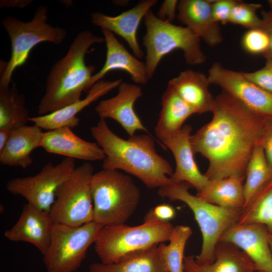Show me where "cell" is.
<instances>
[{
    "label": "cell",
    "instance_id": "3",
    "mask_svg": "<svg viewBox=\"0 0 272 272\" xmlns=\"http://www.w3.org/2000/svg\"><path fill=\"white\" fill-rule=\"evenodd\" d=\"M105 42L103 37L83 30L74 38L67 52L52 66L46 78L45 91L38 107V116L48 114L81 99L88 92L95 70L85 62L90 47Z\"/></svg>",
    "mask_w": 272,
    "mask_h": 272
},
{
    "label": "cell",
    "instance_id": "34",
    "mask_svg": "<svg viewBox=\"0 0 272 272\" xmlns=\"http://www.w3.org/2000/svg\"><path fill=\"white\" fill-rule=\"evenodd\" d=\"M211 2L212 13L215 20L224 25L229 23L232 10L237 1L216 0Z\"/></svg>",
    "mask_w": 272,
    "mask_h": 272
},
{
    "label": "cell",
    "instance_id": "12",
    "mask_svg": "<svg viewBox=\"0 0 272 272\" xmlns=\"http://www.w3.org/2000/svg\"><path fill=\"white\" fill-rule=\"evenodd\" d=\"M210 84L221 87L254 113L272 118V94L246 79L241 72L224 67L215 62L208 71Z\"/></svg>",
    "mask_w": 272,
    "mask_h": 272
},
{
    "label": "cell",
    "instance_id": "16",
    "mask_svg": "<svg viewBox=\"0 0 272 272\" xmlns=\"http://www.w3.org/2000/svg\"><path fill=\"white\" fill-rule=\"evenodd\" d=\"M192 128L190 125H184L178 132L162 142L171 151L175 161V170L170 177L171 180L174 183L186 182L198 192L209 180L200 172L194 159L190 140Z\"/></svg>",
    "mask_w": 272,
    "mask_h": 272
},
{
    "label": "cell",
    "instance_id": "6",
    "mask_svg": "<svg viewBox=\"0 0 272 272\" xmlns=\"http://www.w3.org/2000/svg\"><path fill=\"white\" fill-rule=\"evenodd\" d=\"M91 189L93 221L102 226L125 224L141 199L140 190L131 177L117 170L94 173Z\"/></svg>",
    "mask_w": 272,
    "mask_h": 272
},
{
    "label": "cell",
    "instance_id": "10",
    "mask_svg": "<svg viewBox=\"0 0 272 272\" xmlns=\"http://www.w3.org/2000/svg\"><path fill=\"white\" fill-rule=\"evenodd\" d=\"M92 164L85 162L76 167L57 191L49 212L54 223L80 226L93 221L91 180Z\"/></svg>",
    "mask_w": 272,
    "mask_h": 272
},
{
    "label": "cell",
    "instance_id": "29",
    "mask_svg": "<svg viewBox=\"0 0 272 272\" xmlns=\"http://www.w3.org/2000/svg\"><path fill=\"white\" fill-rule=\"evenodd\" d=\"M260 224L272 233V178L242 209L237 224Z\"/></svg>",
    "mask_w": 272,
    "mask_h": 272
},
{
    "label": "cell",
    "instance_id": "23",
    "mask_svg": "<svg viewBox=\"0 0 272 272\" xmlns=\"http://www.w3.org/2000/svg\"><path fill=\"white\" fill-rule=\"evenodd\" d=\"M208 76L188 69L168 81V85L197 114L212 112L215 98L210 91Z\"/></svg>",
    "mask_w": 272,
    "mask_h": 272
},
{
    "label": "cell",
    "instance_id": "9",
    "mask_svg": "<svg viewBox=\"0 0 272 272\" xmlns=\"http://www.w3.org/2000/svg\"><path fill=\"white\" fill-rule=\"evenodd\" d=\"M103 226L92 221L80 226L54 223L49 245L43 255L47 272H75Z\"/></svg>",
    "mask_w": 272,
    "mask_h": 272
},
{
    "label": "cell",
    "instance_id": "15",
    "mask_svg": "<svg viewBox=\"0 0 272 272\" xmlns=\"http://www.w3.org/2000/svg\"><path fill=\"white\" fill-rule=\"evenodd\" d=\"M54 224L49 213L27 203L17 222L4 236L11 241L30 243L43 255L49 245Z\"/></svg>",
    "mask_w": 272,
    "mask_h": 272
},
{
    "label": "cell",
    "instance_id": "11",
    "mask_svg": "<svg viewBox=\"0 0 272 272\" xmlns=\"http://www.w3.org/2000/svg\"><path fill=\"white\" fill-rule=\"evenodd\" d=\"M74 159L65 157L56 165L49 162L36 174L9 180L7 190L25 198L27 203L49 213L58 190L76 168Z\"/></svg>",
    "mask_w": 272,
    "mask_h": 272
},
{
    "label": "cell",
    "instance_id": "17",
    "mask_svg": "<svg viewBox=\"0 0 272 272\" xmlns=\"http://www.w3.org/2000/svg\"><path fill=\"white\" fill-rule=\"evenodd\" d=\"M158 2L157 0H143L133 8L118 15L110 16L100 12L91 14L92 23L101 29H106L122 38L128 44L134 56L139 59L144 53L139 44L137 32L140 23L146 14Z\"/></svg>",
    "mask_w": 272,
    "mask_h": 272
},
{
    "label": "cell",
    "instance_id": "38",
    "mask_svg": "<svg viewBox=\"0 0 272 272\" xmlns=\"http://www.w3.org/2000/svg\"><path fill=\"white\" fill-rule=\"evenodd\" d=\"M261 14L262 25L261 28L266 32L269 40L268 49L263 55L266 60L272 59V10L262 11Z\"/></svg>",
    "mask_w": 272,
    "mask_h": 272
},
{
    "label": "cell",
    "instance_id": "4",
    "mask_svg": "<svg viewBox=\"0 0 272 272\" xmlns=\"http://www.w3.org/2000/svg\"><path fill=\"white\" fill-rule=\"evenodd\" d=\"M174 226L148 213L143 224L103 226L94 244L95 251L105 264L117 263L136 253L168 241Z\"/></svg>",
    "mask_w": 272,
    "mask_h": 272
},
{
    "label": "cell",
    "instance_id": "32",
    "mask_svg": "<svg viewBox=\"0 0 272 272\" xmlns=\"http://www.w3.org/2000/svg\"><path fill=\"white\" fill-rule=\"evenodd\" d=\"M261 7V5L259 4L237 1L232 10L229 23L248 29L260 28L262 20L257 15V11Z\"/></svg>",
    "mask_w": 272,
    "mask_h": 272
},
{
    "label": "cell",
    "instance_id": "36",
    "mask_svg": "<svg viewBox=\"0 0 272 272\" xmlns=\"http://www.w3.org/2000/svg\"><path fill=\"white\" fill-rule=\"evenodd\" d=\"M257 146L264 151L269 166L272 169V118H266Z\"/></svg>",
    "mask_w": 272,
    "mask_h": 272
},
{
    "label": "cell",
    "instance_id": "24",
    "mask_svg": "<svg viewBox=\"0 0 272 272\" xmlns=\"http://www.w3.org/2000/svg\"><path fill=\"white\" fill-rule=\"evenodd\" d=\"M42 133V129L35 124L12 129L7 145L0 151L1 164L22 169L29 167L33 163L32 152L41 146Z\"/></svg>",
    "mask_w": 272,
    "mask_h": 272
},
{
    "label": "cell",
    "instance_id": "39",
    "mask_svg": "<svg viewBox=\"0 0 272 272\" xmlns=\"http://www.w3.org/2000/svg\"><path fill=\"white\" fill-rule=\"evenodd\" d=\"M149 213L157 219L163 222H169L176 215L175 209L167 204L158 205Z\"/></svg>",
    "mask_w": 272,
    "mask_h": 272
},
{
    "label": "cell",
    "instance_id": "28",
    "mask_svg": "<svg viewBox=\"0 0 272 272\" xmlns=\"http://www.w3.org/2000/svg\"><path fill=\"white\" fill-rule=\"evenodd\" d=\"M29 117L25 96L16 85L0 86V128L13 129L26 125Z\"/></svg>",
    "mask_w": 272,
    "mask_h": 272
},
{
    "label": "cell",
    "instance_id": "33",
    "mask_svg": "<svg viewBox=\"0 0 272 272\" xmlns=\"http://www.w3.org/2000/svg\"><path fill=\"white\" fill-rule=\"evenodd\" d=\"M241 42L245 51L254 55H263L269 45L268 36L261 28L248 29L243 36Z\"/></svg>",
    "mask_w": 272,
    "mask_h": 272
},
{
    "label": "cell",
    "instance_id": "20",
    "mask_svg": "<svg viewBox=\"0 0 272 272\" xmlns=\"http://www.w3.org/2000/svg\"><path fill=\"white\" fill-rule=\"evenodd\" d=\"M102 32L106 43V59L100 70L92 77L90 89L108 72L116 70L128 73L134 83L146 84L149 79L145 62L127 51L112 32L106 29H102Z\"/></svg>",
    "mask_w": 272,
    "mask_h": 272
},
{
    "label": "cell",
    "instance_id": "43",
    "mask_svg": "<svg viewBox=\"0 0 272 272\" xmlns=\"http://www.w3.org/2000/svg\"><path fill=\"white\" fill-rule=\"evenodd\" d=\"M265 66L272 70V59H266Z\"/></svg>",
    "mask_w": 272,
    "mask_h": 272
},
{
    "label": "cell",
    "instance_id": "25",
    "mask_svg": "<svg viewBox=\"0 0 272 272\" xmlns=\"http://www.w3.org/2000/svg\"><path fill=\"white\" fill-rule=\"evenodd\" d=\"M195 111L169 86L163 92L161 109L155 127V133L161 142L169 138L183 127L185 121Z\"/></svg>",
    "mask_w": 272,
    "mask_h": 272
},
{
    "label": "cell",
    "instance_id": "21",
    "mask_svg": "<svg viewBox=\"0 0 272 272\" xmlns=\"http://www.w3.org/2000/svg\"><path fill=\"white\" fill-rule=\"evenodd\" d=\"M122 82L121 79L109 81L101 80L94 85L87 92L86 97L52 113L41 116L30 117L29 121L42 129L47 130L61 127L71 128L77 126L80 119L78 114L83 109L100 97L108 93Z\"/></svg>",
    "mask_w": 272,
    "mask_h": 272
},
{
    "label": "cell",
    "instance_id": "5",
    "mask_svg": "<svg viewBox=\"0 0 272 272\" xmlns=\"http://www.w3.org/2000/svg\"><path fill=\"white\" fill-rule=\"evenodd\" d=\"M192 187L184 182L172 183L158 188V194L171 200L185 203L192 212L200 228L202 242L200 252L195 257L198 263L213 262L215 249L223 234L237 224L242 209L220 207L205 201L188 191Z\"/></svg>",
    "mask_w": 272,
    "mask_h": 272
},
{
    "label": "cell",
    "instance_id": "30",
    "mask_svg": "<svg viewBox=\"0 0 272 272\" xmlns=\"http://www.w3.org/2000/svg\"><path fill=\"white\" fill-rule=\"evenodd\" d=\"M245 177L244 208L272 178V169L267 161L263 149L259 146H255L254 149L246 167Z\"/></svg>",
    "mask_w": 272,
    "mask_h": 272
},
{
    "label": "cell",
    "instance_id": "7",
    "mask_svg": "<svg viewBox=\"0 0 272 272\" xmlns=\"http://www.w3.org/2000/svg\"><path fill=\"white\" fill-rule=\"evenodd\" d=\"M47 20L46 6L37 8L32 19L28 22L10 16L2 20L11 41V54L8 61L1 60L0 86H10L14 71L26 62L31 50L38 44L48 42L59 45L63 42L65 29L53 26Z\"/></svg>",
    "mask_w": 272,
    "mask_h": 272
},
{
    "label": "cell",
    "instance_id": "22",
    "mask_svg": "<svg viewBox=\"0 0 272 272\" xmlns=\"http://www.w3.org/2000/svg\"><path fill=\"white\" fill-rule=\"evenodd\" d=\"M184 272H257L258 268L248 256L238 247L220 241L215 249V260L198 263L193 255L183 260Z\"/></svg>",
    "mask_w": 272,
    "mask_h": 272
},
{
    "label": "cell",
    "instance_id": "26",
    "mask_svg": "<svg viewBox=\"0 0 272 272\" xmlns=\"http://www.w3.org/2000/svg\"><path fill=\"white\" fill-rule=\"evenodd\" d=\"M245 177L232 176L209 180L196 195L201 200L220 207L243 209L245 205L244 184Z\"/></svg>",
    "mask_w": 272,
    "mask_h": 272
},
{
    "label": "cell",
    "instance_id": "18",
    "mask_svg": "<svg viewBox=\"0 0 272 272\" xmlns=\"http://www.w3.org/2000/svg\"><path fill=\"white\" fill-rule=\"evenodd\" d=\"M50 153L87 161L103 160V150L96 143L86 141L74 133L69 127L43 132L41 146Z\"/></svg>",
    "mask_w": 272,
    "mask_h": 272
},
{
    "label": "cell",
    "instance_id": "35",
    "mask_svg": "<svg viewBox=\"0 0 272 272\" xmlns=\"http://www.w3.org/2000/svg\"><path fill=\"white\" fill-rule=\"evenodd\" d=\"M248 80L263 90L272 94V70L264 66L253 72H241Z\"/></svg>",
    "mask_w": 272,
    "mask_h": 272
},
{
    "label": "cell",
    "instance_id": "44",
    "mask_svg": "<svg viewBox=\"0 0 272 272\" xmlns=\"http://www.w3.org/2000/svg\"><path fill=\"white\" fill-rule=\"evenodd\" d=\"M267 3L270 7V10H272V0L267 1Z\"/></svg>",
    "mask_w": 272,
    "mask_h": 272
},
{
    "label": "cell",
    "instance_id": "42",
    "mask_svg": "<svg viewBox=\"0 0 272 272\" xmlns=\"http://www.w3.org/2000/svg\"><path fill=\"white\" fill-rule=\"evenodd\" d=\"M267 238H268V241L270 249L272 254V233L268 232Z\"/></svg>",
    "mask_w": 272,
    "mask_h": 272
},
{
    "label": "cell",
    "instance_id": "31",
    "mask_svg": "<svg viewBox=\"0 0 272 272\" xmlns=\"http://www.w3.org/2000/svg\"><path fill=\"white\" fill-rule=\"evenodd\" d=\"M192 234L191 229L187 226H174L168 239L169 243H161L158 245L168 272H184L185 247Z\"/></svg>",
    "mask_w": 272,
    "mask_h": 272
},
{
    "label": "cell",
    "instance_id": "45",
    "mask_svg": "<svg viewBox=\"0 0 272 272\" xmlns=\"http://www.w3.org/2000/svg\"><path fill=\"white\" fill-rule=\"evenodd\" d=\"M257 272H262V271H258Z\"/></svg>",
    "mask_w": 272,
    "mask_h": 272
},
{
    "label": "cell",
    "instance_id": "27",
    "mask_svg": "<svg viewBox=\"0 0 272 272\" xmlns=\"http://www.w3.org/2000/svg\"><path fill=\"white\" fill-rule=\"evenodd\" d=\"M158 245L133 254L117 263H93L89 266L88 272H168Z\"/></svg>",
    "mask_w": 272,
    "mask_h": 272
},
{
    "label": "cell",
    "instance_id": "13",
    "mask_svg": "<svg viewBox=\"0 0 272 272\" xmlns=\"http://www.w3.org/2000/svg\"><path fill=\"white\" fill-rule=\"evenodd\" d=\"M115 96L100 101L95 110L100 118H111L121 125L129 137L138 130L148 132L135 113L133 106L143 96L141 88L136 85L122 82Z\"/></svg>",
    "mask_w": 272,
    "mask_h": 272
},
{
    "label": "cell",
    "instance_id": "2",
    "mask_svg": "<svg viewBox=\"0 0 272 272\" xmlns=\"http://www.w3.org/2000/svg\"><path fill=\"white\" fill-rule=\"evenodd\" d=\"M91 133L105 155L103 169L123 170L150 188L174 183L170 178L172 168L157 153L151 136L141 134L122 139L110 129L104 118L91 128Z\"/></svg>",
    "mask_w": 272,
    "mask_h": 272
},
{
    "label": "cell",
    "instance_id": "1",
    "mask_svg": "<svg viewBox=\"0 0 272 272\" xmlns=\"http://www.w3.org/2000/svg\"><path fill=\"white\" fill-rule=\"evenodd\" d=\"M210 121L190 136L193 152L209 161L208 180L244 176L266 118L251 111L222 90L216 98Z\"/></svg>",
    "mask_w": 272,
    "mask_h": 272
},
{
    "label": "cell",
    "instance_id": "37",
    "mask_svg": "<svg viewBox=\"0 0 272 272\" xmlns=\"http://www.w3.org/2000/svg\"><path fill=\"white\" fill-rule=\"evenodd\" d=\"M178 1L165 0L164 1L156 16L161 20L171 23L175 19L176 10H177Z\"/></svg>",
    "mask_w": 272,
    "mask_h": 272
},
{
    "label": "cell",
    "instance_id": "41",
    "mask_svg": "<svg viewBox=\"0 0 272 272\" xmlns=\"http://www.w3.org/2000/svg\"><path fill=\"white\" fill-rule=\"evenodd\" d=\"M12 129L9 128H0V151L7 145L11 133Z\"/></svg>",
    "mask_w": 272,
    "mask_h": 272
},
{
    "label": "cell",
    "instance_id": "14",
    "mask_svg": "<svg viewBox=\"0 0 272 272\" xmlns=\"http://www.w3.org/2000/svg\"><path fill=\"white\" fill-rule=\"evenodd\" d=\"M266 228L260 224H236L220 241L234 244L243 251L262 272H272V254Z\"/></svg>",
    "mask_w": 272,
    "mask_h": 272
},
{
    "label": "cell",
    "instance_id": "19",
    "mask_svg": "<svg viewBox=\"0 0 272 272\" xmlns=\"http://www.w3.org/2000/svg\"><path fill=\"white\" fill-rule=\"evenodd\" d=\"M210 0H181L177 19L210 47L223 39L219 23L213 18Z\"/></svg>",
    "mask_w": 272,
    "mask_h": 272
},
{
    "label": "cell",
    "instance_id": "40",
    "mask_svg": "<svg viewBox=\"0 0 272 272\" xmlns=\"http://www.w3.org/2000/svg\"><path fill=\"white\" fill-rule=\"evenodd\" d=\"M32 3L31 0H2L0 2V7L12 8H23Z\"/></svg>",
    "mask_w": 272,
    "mask_h": 272
},
{
    "label": "cell",
    "instance_id": "8",
    "mask_svg": "<svg viewBox=\"0 0 272 272\" xmlns=\"http://www.w3.org/2000/svg\"><path fill=\"white\" fill-rule=\"evenodd\" d=\"M146 32L143 45L146 50V67L149 79L154 75L164 56L180 49L185 61L190 65L200 64L206 60L200 47V39L186 27L175 25L160 20L150 10L145 15Z\"/></svg>",
    "mask_w": 272,
    "mask_h": 272
}]
</instances>
